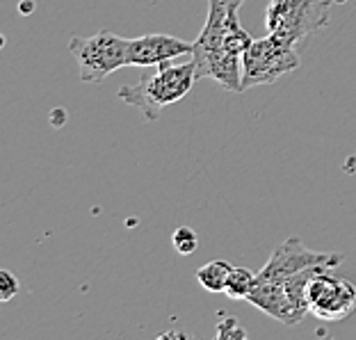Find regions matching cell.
<instances>
[{
  "label": "cell",
  "mask_w": 356,
  "mask_h": 340,
  "mask_svg": "<svg viewBox=\"0 0 356 340\" xmlns=\"http://www.w3.org/2000/svg\"><path fill=\"white\" fill-rule=\"evenodd\" d=\"M194 44L178 39L172 35H144L128 42V64L131 67H153V64L176 60V58H192Z\"/></svg>",
  "instance_id": "cell-8"
},
{
  "label": "cell",
  "mask_w": 356,
  "mask_h": 340,
  "mask_svg": "<svg viewBox=\"0 0 356 340\" xmlns=\"http://www.w3.org/2000/svg\"><path fill=\"white\" fill-rule=\"evenodd\" d=\"M128 42L112 30H99L92 37H74L69 51L78 62L80 80L99 85L115 71L128 67Z\"/></svg>",
  "instance_id": "cell-4"
},
{
  "label": "cell",
  "mask_w": 356,
  "mask_h": 340,
  "mask_svg": "<svg viewBox=\"0 0 356 340\" xmlns=\"http://www.w3.org/2000/svg\"><path fill=\"white\" fill-rule=\"evenodd\" d=\"M309 311L322 322H341L356 311V286L347 279L318 272L309 283Z\"/></svg>",
  "instance_id": "cell-6"
},
{
  "label": "cell",
  "mask_w": 356,
  "mask_h": 340,
  "mask_svg": "<svg viewBox=\"0 0 356 340\" xmlns=\"http://www.w3.org/2000/svg\"><path fill=\"white\" fill-rule=\"evenodd\" d=\"M252 306H256L258 311H263L270 318L283 322V325H299L295 318L293 306L288 302L286 288H283V281H272V279H258L252 288V293L245 299Z\"/></svg>",
  "instance_id": "cell-9"
},
{
  "label": "cell",
  "mask_w": 356,
  "mask_h": 340,
  "mask_svg": "<svg viewBox=\"0 0 356 340\" xmlns=\"http://www.w3.org/2000/svg\"><path fill=\"white\" fill-rule=\"evenodd\" d=\"M208 3H213V5H222V7H226V10H240L245 0H208Z\"/></svg>",
  "instance_id": "cell-15"
},
{
  "label": "cell",
  "mask_w": 356,
  "mask_h": 340,
  "mask_svg": "<svg viewBox=\"0 0 356 340\" xmlns=\"http://www.w3.org/2000/svg\"><path fill=\"white\" fill-rule=\"evenodd\" d=\"M172 245L174 249L181 256H190L197 252V247H199V236L194 233L190 226H181V229H176L174 231V238H172Z\"/></svg>",
  "instance_id": "cell-12"
},
{
  "label": "cell",
  "mask_w": 356,
  "mask_h": 340,
  "mask_svg": "<svg viewBox=\"0 0 356 340\" xmlns=\"http://www.w3.org/2000/svg\"><path fill=\"white\" fill-rule=\"evenodd\" d=\"M231 12L222 5L208 3V19L194 42L192 60L199 78H213L226 92L242 94V55L231 53L224 46V30Z\"/></svg>",
  "instance_id": "cell-2"
},
{
  "label": "cell",
  "mask_w": 356,
  "mask_h": 340,
  "mask_svg": "<svg viewBox=\"0 0 356 340\" xmlns=\"http://www.w3.org/2000/svg\"><path fill=\"white\" fill-rule=\"evenodd\" d=\"M254 283H256V274L252 270H247V267H231L224 295L229 299H247Z\"/></svg>",
  "instance_id": "cell-11"
},
{
  "label": "cell",
  "mask_w": 356,
  "mask_h": 340,
  "mask_svg": "<svg viewBox=\"0 0 356 340\" xmlns=\"http://www.w3.org/2000/svg\"><path fill=\"white\" fill-rule=\"evenodd\" d=\"M231 267L233 265L226 261H210L197 272V281L201 283V288L208 290V293H224Z\"/></svg>",
  "instance_id": "cell-10"
},
{
  "label": "cell",
  "mask_w": 356,
  "mask_h": 340,
  "mask_svg": "<svg viewBox=\"0 0 356 340\" xmlns=\"http://www.w3.org/2000/svg\"><path fill=\"white\" fill-rule=\"evenodd\" d=\"M343 263L341 254H329V252H313L304 245L299 238H290L281 242L272 249V256L267 261L261 272L256 274L258 279H272V281H286L297 272H304L309 267H329L334 270Z\"/></svg>",
  "instance_id": "cell-7"
},
{
  "label": "cell",
  "mask_w": 356,
  "mask_h": 340,
  "mask_svg": "<svg viewBox=\"0 0 356 340\" xmlns=\"http://www.w3.org/2000/svg\"><path fill=\"white\" fill-rule=\"evenodd\" d=\"M197 80L199 76L192 58L185 64L167 60L153 67H144L135 85H124L119 89V99L140 110L147 121H158L163 108L185 99Z\"/></svg>",
  "instance_id": "cell-1"
},
{
  "label": "cell",
  "mask_w": 356,
  "mask_h": 340,
  "mask_svg": "<svg viewBox=\"0 0 356 340\" xmlns=\"http://www.w3.org/2000/svg\"><path fill=\"white\" fill-rule=\"evenodd\" d=\"M217 334L220 338H245V329L238 325V320L233 318H226L224 322H220V327H217Z\"/></svg>",
  "instance_id": "cell-14"
},
{
  "label": "cell",
  "mask_w": 356,
  "mask_h": 340,
  "mask_svg": "<svg viewBox=\"0 0 356 340\" xmlns=\"http://www.w3.org/2000/svg\"><path fill=\"white\" fill-rule=\"evenodd\" d=\"M299 69V48L277 35L254 39L242 55V92L270 85L274 80Z\"/></svg>",
  "instance_id": "cell-5"
},
{
  "label": "cell",
  "mask_w": 356,
  "mask_h": 340,
  "mask_svg": "<svg viewBox=\"0 0 356 340\" xmlns=\"http://www.w3.org/2000/svg\"><path fill=\"white\" fill-rule=\"evenodd\" d=\"M21 290L19 279L10 270H0V302H10Z\"/></svg>",
  "instance_id": "cell-13"
},
{
  "label": "cell",
  "mask_w": 356,
  "mask_h": 340,
  "mask_svg": "<svg viewBox=\"0 0 356 340\" xmlns=\"http://www.w3.org/2000/svg\"><path fill=\"white\" fill-rule=\"evenodd\" d=\"M329 21V0H270L265 10L267 32L297 48L325 30Z\"/></svg>",
  "instance_id": "cell-3"
},
{
  "label": "cell",
  "mask_w": 356,
  "mask_h": 340,
  "mask_svg": "<svg viewBox=\"0 0 356 340\" xmlns=\"http://www.w3.org/2000/svg\"><path fill=\"white\" fill-rule=\"evenodd\" d=\"M32 7H35V0H19V12L23 16H28L32 12Z\"/></svg>",
  "instance_id": "cell-16"
}]
</instances>
